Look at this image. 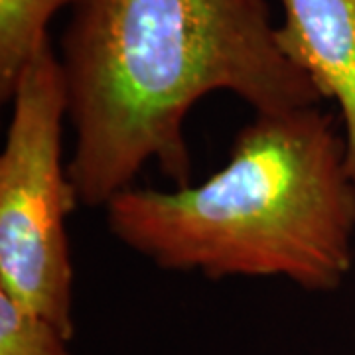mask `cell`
Here are the masks:
<instances>
[{"label":"cell","instance_id":"cell-4","mask_svg":"<svg viewBox=\"0 0 355 355\" xmlns=\"http://www.w3.org/2000/svg\"><path fill=\"white\" fill-rule=\"evenodd\" d=\"M282 53L340 107L345 166L355 184V0H279Z\"/></svg>","mask_w":355,"mask_h":355},{"label":"cell","instance_id":"cell-3","mask_svg":"<svg viewBox=\"0 0 355 355\" xmlns=\"http://www.w3.org/2000/svg\"><path fill=\"white\" fill-rule=\"evenodd\" d=\"M0 154V291L73 338V265L65 217L77 193L62 154L67 91L51 40L12 93Z\"/></svg>","mask_w":355,"mask_h":355},{"label":"cell","instance_id":"cell-5","mask_svg":"<svg viewBox=\"0 0 355 355\" xmlns=\"http://www.w3.org/2000/svg\"><path fill=\"white\" fill-rule=\"evenodd\" d=\"M77 0H0V97L10 101L26 67L48 42V24Z\"/></svg>","mask_w":355,"mask_h":355},{"label":"cell","instance_id":"cell-6","mask_svg":"<svg viewBox=\"0 0 355 355\" xmlns=\"http://www.w3.org/2000/svg\"><path fill=\"white\" fill-rule=\"evenodd\" d=\"M67 342L48 318L0 291V355H69Z\"/></svg>","mask_w":355,"mask_h":355},{"label":"cell","instance_id":"cell-1","mask_svg":"<svg viewBox=\"0 0 355 355\" xmlns=\"http://www.w3.org/2000/svg\"><path fill=\"white\" fill-rule=\"evenodd\" d=\"M62 36L67 176L79 203L105 207L146 164L191 184V107L229 91L254 114L316 107L320 93L277 42L265 0H77Z\"/></svg>","mask_w":355,"mask_h":355},{"label":"cell","instance_id":"cell-2","mask_svg":"<svg viewBox=\"0 0 355 355\" xmlns=\"http://www.w3.org/2000/svg\"><path fill=\"white\" fill-rule=\"evenodd\" d=\"M103 209L116 241L164 270L282 277L328 292L354 263L345 140L318 105L254 114L225 166L198 186H130Z\"/></svg>","mask_w":355,"mask_h":355}]
</instances>
